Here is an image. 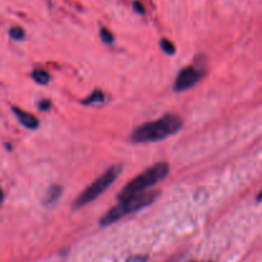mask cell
I'll return each instance as SVG.
<instances>
[{
    "mask_svg": "<svg viewBox=\"0 0 262 262\" xmlns=\"http://www.w3.org/2000/svg\"><path fill=\"white\" fill-rule=\"evenodd\" d=\"M122 171V166L120 165H113L109 169L104 171L96 181L92 182L86 189L79 193V196L77 197L76 201L73 204V209H81V207L87 206L89 204H91L92 201L97 199L99 196H101L110 186L115 182V179L118 178V176Z\"/></svg>",
    "mask_w": 262,
    "mask_h": 262,
    "instance_id": "cell-4",
    "label": "cell"
},
{
    "mask_svg": "<svg viewBox=\"0 0 262 262\" xmlns=\"http://www.w3.org/2000/svg\"><path fill=\"white\" fill-rule=\"evenodd\" d=\"M12 110H13V113H14L15 117H17L18 122H19L23 127L28 128V129H32V130L37 129L38 125H40V123H38V119L35 117V115L30 114V113L25 112V110L19 109V107H15V106H13Z\"/></svg>",
    "mask_w": 262,
    "mask_h": 262,
    "instance_id": "cell-6",
    "label": "cell"
},
{
    "mask_svg": "<svg viewBox=\"0 0 262 262\" xmlns=\"http://www.w3.org/2000/svg\"><path fill=\"white\" fill-rule=\"evenodd\" d=\"M3 200H4V192H3V189L0 188V205H2Z\"/></svg>",
    "mask_w": 262,
    "mask_h": 262,
    "instance_id": "cell-17",
    "label": "cell"
},
{
    "mask_svg": "<svg viewBox=\"0 0 262 262\" xmlns=\"http://www.w3.org/2000/svg\"><path fill=\"white\" fill-rule=\"evenodd\" d=\"M9 36L13 38V40L20 41L25 38L26 33H25V30H23L22 27H18V26H15V27H12L9 30Z\"/></svg>",
    "mask_w": 262,
    "mask_h": 262,
    "instance_id": "cell-11",
    "label": "cell"
},
{
    "mask_svg": "<svg viewBox=\"0 0 262 262\" xmlns=\"http://www.w3.org/2000/svg\"><path fill=\"white\" fill-rule=\"evenodd\" d=\"M51 106V102L49 100H42V101L38 102V109L42 110V112H48Z\"/></svg>",
    "mask_w": 262,
    "mask_h": 262,
    "instance_id": "cell-14",
    "label": "cell"
},
{
    "mask_svg": "<svg viewBox=\"0 0 262 262\" xmlns=\"http://www.w3.org/2000/svg\"><path fill=\"white\" fill-rule=\"evenodd\" d=\"M170 166L168 163H158L155 165L150 166L142 173L138 174L137 177L128 182L124 187L119 191L117 199L118 201H124V200L130 199V197L136 196L146 192V189L151 188L159 182L165 179L168 177Z\"/></svg>",
    "mask_w": 262,
    "mask_h": 262,
    "instance_id": "cell-2",
    "label": "cell"
},
{
    "mask_svg": "<svg viewBox=\"0 0 262 262\" xmlns=\"http://www.w3.org/2000/svg\"><path fill=\"white\" fill-rule=\"evenodd\" d=\"M160 196L159 191L152 192H143V193L136 194V196L130 197V199L124 200V201H119L117 206L112 207L101 219L99 220V224L101 227H107V225L114 224L118 220L123 219L127 215L137 212L140 210L145 209V207L150 206L151 204L156 201Z\"/></svg>",
    "mask_w": 262,
    "mask_h": 262,
    "instance_id": "cell-3",
    "label": "cell"
},
{
    "mask_svg": "<svg viewBox=\"0 0 262 262\" xmlns=\"http://www.w3.org/2000/svg\"><path fill=\"white\" fill-rule=\"evenodd\" d=\"M202 76H204V68H199L196 66H189L181 69L174 82V91H187L191 87L196 86Z\"/></svg>",
    "mask_w": 262,
    "mask_h": 262,
    "instance_id": "cell-5",
    "label": "cell"
},
{
    "mask_svg": "<svg viewBox=\"0 0 262 262\" xmlns=\"http://www.w3.org/2000/svg\"><path fill=\"white\" fill-rule=\"evenodd\" d=\"M100 37H101V40L104 41L105 43L114 42V36H113V33L105 27H101V30H100Z\"/></svg>",
    "mask_w": 262,
    "mask_h": 262,
    "instance_id": "cell-12",
    "label": "cell"
},
{
    "mask_svg": "<svg viewBox=\"0 0 262 262\" xmlns=\"http://www.w3.org/2000/svg\"><path fill=\"white\" fill-rule=\"evenodd\" d=\"M61 192H63V188L58 184H54L50 188L48 189V192L45 193V197L42 199V205L46 207L54 206V205L58 202V200L60 199Z\"/></svg>",
    "mask_w": 262,
    "mask_h": 262,
    "instance_id": "cell-7",
    "label": "cell"
},
{
    "mask_svg": "<svg viewBox=\"0 0 262 262\" xmlns=\"http://www.w3.org/2000/svg\"><path fill=\"white\" fill-rule=\"evenodd\" d=\"M160 48L161 50L165 54H168V55H174V54H176V46H174V43L171 42V41L166 40V38H163V40L160 41Z\"/></svg>",
    "mask_w": 262,
    "mask_h": 262,
    "instance_id": "cell-10",
    "label": "cell"
},
{
    "mask_svg": "<svg viewBox=\"0 0 262 262\" xmlns=\"http://www.w3.org/2000/svg\"><path fill=\"white\" fill-rule=\"evenodd\" d=\"M33 81L38 84H48L50 81V74L48 72L42 71V69H35V71L31 73Z\"/></svg>",
    "mask_w": 262,
    "mask_h": 262,
    "instance_id": "cell-9",
    "label": "cell"
},
{
    "mask_svg": "<svg viewBox=\"0 0 262 262\" xmlns=\"http://www.w3.org/2000/svg\"><path fill=\"white\" fill-rule=\"evenodd\" d=\"M148 260L147 256H143V255H133L130 257H128L127 262H146Z\"/></svg>",
    "mask_w": 262,
    "mask_h": 262,
    "instance_id": "cell-13",
    "label": "cell"
},
{
    "mask_svg": "<svg viewBox=\"0 0 262 262\" xmlns=\"http://www.w3.org/2000/svg\"><path fill=\"white\" fill-rule=\"evenodd\" d=\"M189 262H202V261H189ZM205 262H210V261H205Z\"/></svg>",
    "mask_w": 262,
    "mask_h": 262,
    "instance_id": "cell-18",
    "label": "cell"
},
{
    "mask_svg": "<svg viewBox=\"0 0 262 262\" xmlns=\"http://www.w3.org/2000/svg\"><path fill=\"white\" fill-rule=\"evenodd\" d=\"M256 201H257V202H262V189H261L260 192H258L257 197H256Z\"/></svg>",
    "mask_w": 262,
    "mask_h": 262,
    "instance_id": "cell-16",
    "label": "cell"
},
{
    "mask_svg": "<svg viewBox=\"0 0 262 262\" xmlns=\"http://www.w3.org/2000/svg\"><path fill=\"white\" fill-rule=\"evenodd\" d=\"M183 127V120L177 114H165L156 120L146 122L132 130L129 140L133 143L158 142L176 135Z\"/></svg>",
    "mask_w": 262,
    "mask_h": 262,
    "instance_id": "cell-1",
    "label": "cell"
},
{
    "mask_svg": "<svg viewBox=\"0 0 262 262\" xmlns=\"http://www.w3.org/2000/svg\"><path fill=\"white\" fill-rule=\"evenodd\" d=\"M133 5H135V9L137 13H140V14H143V13H145V9H143V7L138 2H135V4Z\"/></svg>",
    "mask_w": 262,
    "mask_h": 262,
    "instance_id": "cell-15",
    "label": "cell"
},
{
    "mask_svg": "<svg viewBox=\"0 0 262 262\" xmlns=\"http://www.w3.org/2000/svg\"><path fill=\"white\" fill-rule=\"evenodd\" d=\"M105 101V95L104 92L100 91V90H95L92 94H90L86 99H83L81 101L82 105H95V104H101Z\"/></svg>",
    "mask_w": 262,
    "mask_h": 262,
    "instance_id": "cell-8",
    "label": "cell"
}]
</instances>
